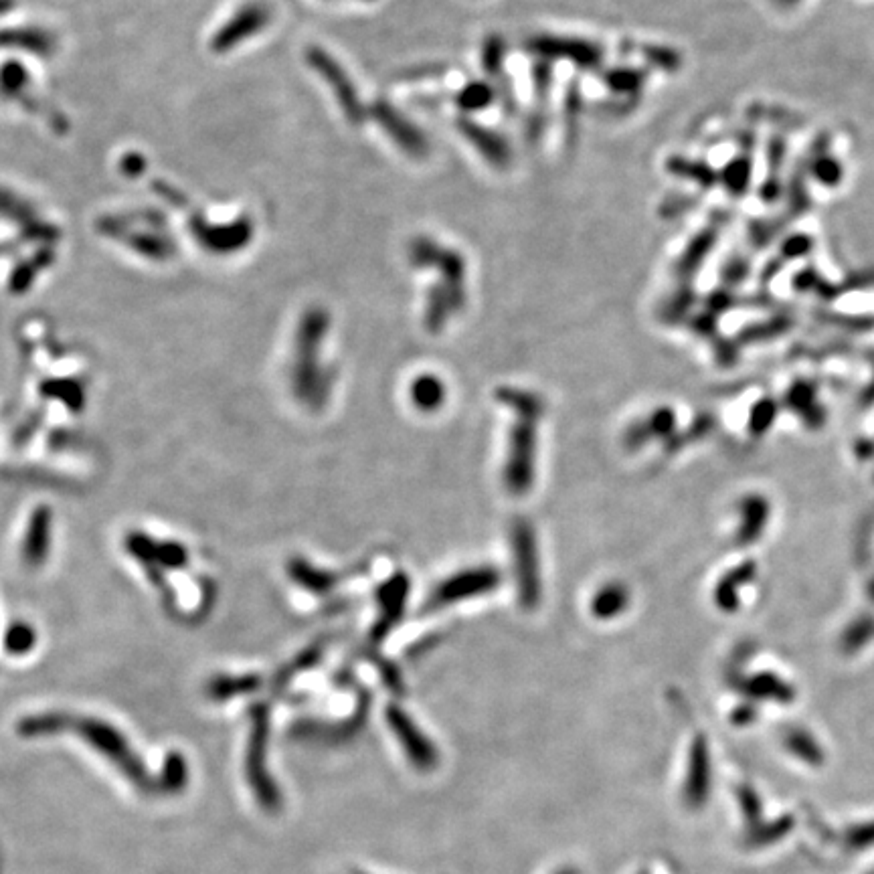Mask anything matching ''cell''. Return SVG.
Returning <instances> with one entry per match:
<instances>
[{
	"mask_svg": "<svg viewBox=\"0 0 874 874\" xmlns=\"http://www.w3.org/2000/svg\"><path fill=\"white\" fill-rule=\"evenodd\" d=\"M498 399L514 413L510 431L508 460L504 466V484L510 494H527L533 486L537 464V427L543 415V401L529 391L502 389Z\"/></svg>",
	"mask_w": 874,
	"mask_h": 874,
	"instance_id": "1",
	"label": "cell"
},
{
	"mask_svg": "<svg viewBox=\"0 0 874 874\" xmlns=\"http://www.w3.org/2000/svg\"><path fill=\"white\" fill-rule=\"evenodd\" d=\"M67 731H75L79 737H83L98 753H102L110 763H114L126 775V779H130L140 792L164 796L160 779L150 777V773L144 769L140 757L134 753L130 743L124 739V735L116 727H112L100 719H90V717L73 719V717H69Z\"/></svg>",
	"mask_w": 874,
	"mask_h": 874,
	"instance_id": "2",
	"label": "cell"
},
{
	"mask_svg": "<svg viewBox=\"0 0 874 874\" xmlns=\"http://www.w3.org/2000/svg\"><path fill=\"white\" fill-rule=\"evenodd\" d=\"M98 229L102 235L120 241L150 261H168L177 255V245H174L164 219L152 213L104 217Z\"/></svg>",
	"mask_w": 874,
	"mask_h": 874,
	"instance_id": "3",
	"label": "cell"
},
{
	"mask_svg": "<svg viewBox=\"0 0 874 874\" xmlns=\"http://www.w3.org/2000/svg\"><path fill=\"white\" fill-rule=\"evenodd\" d=\"M324 330L326 318L320 312H312L304 318L298 334V357L292 373L294 393L310 407H320L328 395V377L318 371V348Z\"/></svg>",
	"mask_w": 874,
	"mask_h": 874,
	"instance_id": "4",
	"label": "cell"
},
{
	"mask_svg": "<svg viewBox=\"0 0 874 874\" xmlns=\"http://www.w3.org/2000/svg\"><path fill=\"white\" fill-rule=\"evenodd\" d=\"M512 555L520 605L533 609L541 599V571L537 537L529 520H516L512 527Z\"/></svg>",
	"mask_w": 874,
	"mask_h": 874,
	"instance_id": "5",
	"label": "cell"
},
{
	"mask_svg": "<svg viewBox=\"0 0 874 874\" xmlns=\"http://www.w3.org/2000/svg\"><path fill=\"white\" fill-rule=\"evenodd\" d=\"M253 729L247 747V777L253 785L255 796L266 808H274L280 802L278 788L274 785L268 767H266V751H268V707L257 705L251 711Z\"/></svg>",
	"mask_w": 874,
	"mask_h": 874,
	"instance_id": "6",
	"label": "cell"
},
{
	"mask_svg": "<svg viewBox=\"0 0 874 874\" xmlns=\"http://www.w3.org/2000/svg\"><path fill=\"white\" fill-rule=\"evenodd\" d=\"M500 583V573L496 569L490 567H480V569H470V571H462L456 577H450L448 581H444L440 587H435V591L429 595L425 609H442L448 607L452 603H460L468 597H476V595H484L492 589H496Z\"/></svg>",
	"mask_w": 874,
	"mask_h": 874,
	"instance_id": "7",
	"label": "cell"
},
{
	"mask_svg": "<svg viewBox=\"0 0 874 874\" xmlns=\"http://www.w3.org/2000/svg\"><path fill=\"white\" fill-rule=\"evenodd\" d=\"M270 21V13L261 5H249L239 9L227 23H223L211 39V49L215 53H227L241 41H247L257 31L264 29Z\"/></svg>",
	"mask_w": 874,
	"mask_h": 874,
	"instance_id": "8",
	"label": "cell"
},
{
	"mask_svg": "<svg viewBox=\"0 0 874 874\" xmlns=\"http://www.w3.org/2000/svg\"><path fill=\"white\" fill-rule=\"evenodd\" d=\"M51 527H53L51 508L39 506L31 514L27 535L23 541V561L29 569H37L45 563L51 549Z\"/></svg>",
	"mask_w": 874,
	"mask_h": 874,
	"instance_id": "9",
	"label": "cell"
},
{
	"mask_svg": "<svg viewBox=\"0 0 874 874\" xmlns=\"http://www.w3.org/2000/svg\"><path fill=\"white\" fill-rule=\"evenodd\" d=\"M387 719H389L397 739L401 741L403 749L411 757V761L421 769L431 767L435 763V749L423 737V733L409 721V717L403 715L399 709H389Z\"/></svg>",
	"mask_w": 874,
	"mask_h": 874,
	"instance_id": "10",
	"label": "cell"
},
{
	"mask_svg": "<svg viewBox=\"0 0 874 874\" xmlns=\"http://www.w3.org/2000/svg\"><path fill=\"white\" fill-rule=\"evenodd\" d=\"M0 47L25 51L37 57H51L57 51V39L41 27H17L0 31Z\"/></svg>",
	"mask_w": 874,
	"mask_h": 874,
	"instance_id": "11",
	"label": "cell"
},
{
	"mask_svg": "<svg viewBox=\"0 0 874 874\" xmlns=\"http://www.w3.org/2000/svg\"><path fill=\"white\" fill-rule=\"evenodd\" d=\"M405 597H407V577L397 575L395 579L385 583V587L379 593L381 620L373 628L375 640H383L389 634V630L399 622L403 605H405Z\"/></svg>",
	"mask_w": 874,
	"mask_h": 874,
	"instance_id": "12",
	"label": "cell"
},
{
	"mask_svg": "<svg viewBox=\"0 0 874 874\" xmlns=\"http://www.w3.org/2000/svg\"><path fill=\"white\" fill-rule=\"evenodd\" d=\"M187 561H189V553L181 543L164 541V543H156L154 559L144 567V571L154 581V585H162L160 581L164 577V571L183 569Z\"/></svg>",
	"mask_w": 874,
	"mask_h": 874,
	"instance_id": "13",
	"label": "cell"
},
{
	"mask_svg": "<svg viewBox=\"0 0 874 874\" xmlns=\"http://www.w3.org/2000/svg\"><path fill=\"white\" fill-rule=\"evenodd\" d=\"M288 571H290V577H294L298 581V585H302L304 589H308L312 593H328L336 585V577L332 573L320 571V569H316L300 559L292 561Z\"/></svg>",
	"mask_w": 874,
	"mask_h": 874,
	"instance_id": "14",
	"label": "cell"
},
{
	"mask_svg": "<svg viewBox=\"0 0 874 874\" xmlns=\"http://www.w3.org/2000/svg\"><path fill=\"white\" fill-rule=\"evenodd\" d=\"M411 397H413V403L417 405V409L435 411V409L442 407L444 397H446V389H444V383L440 379L425 375L413 383Z\"/></svg>",
	"mask_w": 874,
	"mask_h": 874,
	"instance_id": "15",
	"label": "cell"
},
{
	"mask_svg": "<svg viewBox=\"0 0 874 874\" xmlns=\"http://www.w3.org/2000/svg\"><path fill=\"white\" fill-rule=\"evenodd\" d=\"M67 721H69V715H63V713H47V715L27 717L19 723V735H23V737L55 735V733L67 731Z\"/></svg>",
	"mask_w": 874,
	"mask_h": 874,
	"instance_id": "16",
	"label": "cell"
},
{
	"mask_svg": "<svg viewBox=\"0 0 874 874\" xmlns=\"http://www.w3.org/2000/svg\"><path fill=\"white\" fill-rule=\"evenodd\" d=\"M259 686V680L255 676H219L213 682H209L207 692L213 701H227L237 694L251 692Z\"/></svg>",
	"mask_w": 874,
	"mask_h": 874,
	"instance_id": "17",
	"label": "cell"
},
{
	"mask_svg": "<svg viewBox=\"0 0 874 874\" xmlns=\"http://www.w3.org/2000/svg\"><path fill=\"white\" fill-rule=\"evenodd\" d=\"M189 779V769L185 763V757L181 753H170L164 763V771L160 773V785L162 794L172 796L181 792Z\"/></svg>",
	"mask_w": 874,
	"mask_h": 874,
	"instance_id": "18",
	"label": "cell"
},
{
	"mask_svg": "<svg viewBox=\"0 0 874 874\" xmlns=\"http://www.w3.org/2000/svg\"><path fill=\"white\" fill-rule=\"evenodd\" d=\"M35 642H37L35 630L29 624H23V622L13 624L7 630V636H5V648L13 656H23V654L31 652Z\"/></svg>",
	"mask_w": 874,
	"mask_h": 874,
	"instance_id": "19",
	"label": "cell"
},
{
	"mask_svg": "<svg viewBox=\"0 0 874 874\" xmlns=\"http://www.w3.org/2000/svg\"><path fill=\"white\" fill-rule=\"evenodd\" d=\"M626 595L622 587H605L597 597L593 599V614L597 618H611L624 607Z\"/></svg>",
	"mask_w": 874,
	"mask_h": 874,
	"instance_id": "20",
	"label": "cell"
},
{
	"mask_svg": "<svg viewBox=\"0 0 874 874\" xmlns=\"http://www.w3.org/2000/svg\"><path fill=\"white\" fill-rule=\"evenodd\" d=\"M43 393L49 397H57L61 399L71 411H81L83 409V391L71 383V381H51L43 385Z\"/></svg>",
	"mask_w": 874,
	"mask_h": 874,
	"instance_id": "21",
	"label": "cell"
},
{
	"mask_svg": "<svg viewBox=\"0 0 874 874\" xmlns=\"http://www.w3.org/2000/svg\"><path fill=\"white\" fill-rule=\"evenodd\" d=\"M488 102H490V92L486 87H468V90L462 94V104L466 108H480Z\"/></svg>",
	"mask_w": 874,
	"mask_h": 874,
	"instance_id": "22",
	"label": "cell"
},
{
	"mask_svg": "<svg viewBox=\"0 0 874 874\" xmlns=\"http://www.w3.org/2000/svg\"><path fill=\"white\" fill-rule=\"evenodd\" d=\"M13 9V0H0V17Z\"/></svg>",
	"mask_w": 874,
	"mask_h": 874,
	"instance_id": "23",
	"label": "cell"
},
{
	"mask_svg": "<svg viewBox=\"0 0 874 874\" xmlns=\"http://www.w3.org/2000/svg\"><path fill=\"white\" fill-rule=\"evenodd\" d=\"M563 874H573V872H563Z\"/></svg>",
	"mask_w": 874,
	"mask_h": 874,
	"instance_id": "24",
	"label": "cell"
}]
</instances>
